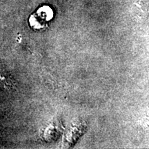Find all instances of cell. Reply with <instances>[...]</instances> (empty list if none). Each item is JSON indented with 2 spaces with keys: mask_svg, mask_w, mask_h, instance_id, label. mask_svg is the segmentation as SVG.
Masks as SVG:
<instances>
[{
  "mask_svg": "<svg viewBox=\"0 0 149 149\" xmlns=\"http://www.w3.org/2000/svg\"><path fill=\"white\" fill-rule=\"evenodd\" d=\"M53 17V10L48 6H43L31 15L30 17V24L35 29H40L46 22L51 20Z\"/></svg>",
  "mask_w": 149,
  "mask_h": 149,
  "instance_id": "obj_1",
  "label": "cell"
}]
</instances>
